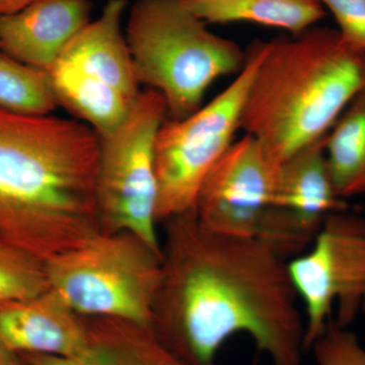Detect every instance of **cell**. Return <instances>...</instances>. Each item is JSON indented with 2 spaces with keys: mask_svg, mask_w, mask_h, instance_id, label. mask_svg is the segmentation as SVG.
Here are the masks:
<instances>
[{
  "mask_svg": "<svg viewBox=\"0 0 365 365\" xmlns=\"http://www.w3.org/2000/svg\"><path fill=\"white\" fill-rule=\"evenodd\" d=\"M56 98L48 74L0 52V109L34 116L54 111Z\"/></svg>",
  "mask_w": 365,
  "mask_h": 365,
  "instance_id": "18",
  "label": "cell"
},
{
  "mask_svg": "<svg viewBox=\"0 0 365 365\" xmlns=\"http://www.w3.org/2000/svg\"><path fill=\"white\" fill-rule=\"evenodd\" d=\"M98 155L83 122L0 109V235L46 262L100 234Z\"/></svg>",
  "mask_w": 365,
  "mask_h": 365,
  "instance_id": "2",
  "label": "cell"
},
{
  "mask_svg": "<svg viewBox=\"0 0 365 365\" xmlns=\"http://www.w3.org/2000/svg\"><path fill=\"white\" fill-rule=\"evenodd\" d=\"M48 289L45 262L0 235V304L30 299Z\"/></svg>",
  "mask_w": 365,
  "mask_h": 365,
  "instance_id": "19",
  "label": "cell"
},
{
  "mask_svg": "<svg viewBox=\"0 0 365 365\" xmlns=\"http://www.w3.org/2000/svg\"><path fill=\"white\" fill-rule=\"evenodd\" d=\"M327 135L278 167L265 242L281 256H299L311 246L327 217L344 210L329 172Z\"/></svg>",
  "mask_w": 365,
  "mask_h": 365,
  "instance_id": "10",
  "label": "cell"
},
{
  "mask_svg": "<svg viewBox=\"0 0 365 365\" xmlns=\"http://www.w3.org/2000/svg\"><path fill=\"white\" fill-rule=\"evenodd\" d=\"M184 1H191V0H184Z\"/></svg>",
  "mask_w": 365,
  "mask_h": 365,
  "instance_id": "25",
  "label": "cell"
},
{
  "mask_svg": "<svg viewBox=\"0 0 365 365\" xmlns=\"http://www.w3.org/2000/svg\"><path fill=\"white\" fill-rule=\"evenodd\" d=\"M16 356H18V355H14L13 353L7 351L6 348L0 344V365L9 364V362Z\"/></svg>",
  "mask_w": 365,
  "mask_h": 365,
  "instance_id": "23",
  "label": "cell"
},
{
  "mask_svg": "<svg viewBox=\"0 0 365 365\" xmlns=\"http://www.w3.org/2000/svg\"><path fill=\"white\" fill-rule=\"evenodd\" d=\"M125 36L139 86L162 95L172 120L196 112L209 86L239 73L248 57L208 30L184 0H136Z\"/></svg>",
  "mask_w": 365,
  "mask_h": 365,
  "instance_id": "4",
  "label": "cell"
},
{
  "mask_svg": "<svg viewBox=\"0 0 365 365\" xmlns=\"http://www.w3.org/2000/svg\"><path fill=\"white\" fill-rule=\"evenodd\" d=\"M86 340V317L51 289L0 304V344L14 355L76 357Z\"/></svg>",
  "mask_w": 365,
  "mask_h": 365,
  "instance_id": "11",
  "label": "cell"
},
{
  "mask_svg": "<svg viewBox=\"0 0 365 365\" xmlns=\"http://www.w3.org/2000/svg\"><path fill=\"white\" fill-rule=\"evenodd\" d=\"M6 365H28L26 364L25 361H24L23 359H21L20 356H16L14 359H11V361L9 362V364H6Z\"/></svg>",
  "mask_w": 365,
  "mask_h": 365,
  "instance_id": "24",
  "label": "cell"
},
{
  "mask_svg": "<svg viewBox=\"0 0 365 365\" xmlns=\"http://www.w3.org/2000/svg\"><path fill=\"white\" fill-rule=\"evenodd\" d=\"M88 340L76 357L19 355L28 365H189L150 326L126 319L88 318Z\"/></svg>",
  "mask_w": 365,
  "mask_h": 365,
  "instance_id": "13",
  "label": "cell"
},
{
  "mask_svg": "<svg viewBox=\"0 0 365 365\" xmlns=\"http://www.w3.org/2000/svg\"><path fill=\"white\" fill-rule=\"evenodd\" d=\"M167 115L158 91H141L124 123L100 137L97 177L101 232H130L160 253L155 144Z\"/></svg>",
  "mask_w": 365,
  "mask_h": 365,
  "instance_id": "7",
  "label": "cell"
},
{
  "mask_svg": "<svg viewBox=\"0 0 365 365\" xmlns=\"http://www.w3.org/2000/svg\"><path fill=\"white\" fill-rule=\"evenodd\" d=\"M162 276L150 327L189 365H218L244 334L272 365H302L306 323L287 259L257 240L216 234L195 212L163 222Z\"/></svg>",
  "mask_w": 365,
  "mask_h": 365,
  "instance_id": "1",
  "label": "cell"
},
{
  "mask_svg": "<svg viewBox=\"0 0 365 365\" xmlns=\"http://www.w3.org/2000/svg\"><path fill=\"white\" fill-rule=\"evenodd\" d=\"M127 0H108L97 20L90 21L66 46V62L109 83L134 102L141 91L130 49L122 31Z\"/></svg>",
  "mask_w": 365,
  "mask_h": 365,
  "instance_id": "14",
  "label": "cell"
},
{
  "mask_svg": "<svg viewBox=\"0 0 365 365\" xmlns=\"http://www.w3.org/2000/svg\"><path fill=\"white\" fill-rule=\"evenodd\" d=\"M288 273L306 314V350L330 323L347 328L365 313V215L336 211L326 218L311 248L290 259Z\"/></svg>",
  "mask_w": 365,
  "mask_h": 365,
  "instance_id": "8",
  "label": "cell"
},
{
  "mask_svg": "<svg viewBox=\"0 0 365 365\" xmlns=\"http://www.w3.org/2000/svg\"><path fill=\"white\" fill-rule=\"evenodd\" d=\"M309 350L318 365H365V348L347 328L328 324Z\"/></svg>",
  "mask_w": 365,
  "mask_h": 365,
  "instance_id": "20",
  "label": "cell"
},
{
  "mask_svg": "<svg viewBox=\"0 0 365 365\" xmlns=\"http://www.w3.org/2000/svg\"><path fill=\"white\" fill-rule=\"evenodd\" d=\"M337 21L346 42L365 52V0H319Z\"/></svg>",
  "mask_w": 365,
  "mask_h": 365,
  "instance_id": "21",
  "label": "cell"
},
{
  "mask_svg": "<svg viewBox=\"0 0 365 365\" xmlns=\"http://www.w3.org/2000/svg\"><path fill=\"white\" fill-rule=\"evenodd\" d=\"M39 0H0V16L16 13Z\"/></svg>",
  "mask_w": 365,
  "mask_h": 365,
  "instance_id": "22",
  "label": "cell"
},
{
  "mask_svg": "<svg viewBox=\"0 0 365 365\" xmlns=\"http://www.w3.org/2000/svg\"><path fill=\"white\" fill-rule=\"evenodd\" d=\"M49 288L81 316L150 326L162 253L127 232H100L45 262Z\"/></svg>",
  "mask_w": 365,
  "mask_h": 365,
  "instance_id": "5",
  "label": "cell"
},
{
  "mask_svg": "<svg viewBox=\"0 0 365 365\" xmlns=\"http://www.w3.org/2000/svg\"><path fill=\"white\" fill-rule=\"evenodd\" d=\"M277 169L246 134L206 177L194 208L197 220L216 234L264 242Z\"/></svg>",
  "mask_w": 365,
  "mask_h": 365,
  "instance_id": "9",
  "label": "cell"
},
{
  "mask_svg": "<svg viewBox=\"0 0 365 365\" xmlns=\"http://www.w3.org/2000/svg\"><path fill=\"white\" fill-rule=\"evenodd\" d=\"M326 158L336 192L344 200L365 194V90L327 135Z\"/></svg>",
  "mask_w": 365,
  "mask_h": 365,
  "instance_id": "17",
  "label": "cell"
},
{
  "mask_svg": "<svg viewBox=\"0 0 365 365\" xmlns=\"http://www.w3.org/2000/svg\"><path fill=\"white\" fill-rule=\"evenodd\" d=\"M91 0H39L0 16V52L46 73L91 21Z\"/></svg>",
  "mask_w": 365,
  "mask_h": 365,
  "instance_id": "12",
  "label": "cell"
},
{
  "mask_svg": "<svg viewBox=\"0 0 365 365\" xmlns=\"http://www.w3.org/2000/svg\"><path fill=\"white\" fill-rule=\"evenodd\" d=\"M206 24L245 23L300 35L326 16L319 0H191L185 1Z\"/></svg>",
  "mask_w": 365,
  "mask_h": 365,
  "instance_id": "16",
  "label": "cell"
},
{
  "mask_svg": "<svg viewBox=\"0 0 365 365\" xmlns=\"http://www.w3.org/2000/svg\"><path fill=\"white\" fill-rule=\"evenodd\" d=\"M264 51L257 43L244 68L207 105L181 120H165L155 144L158 223L193 211L206 177L235 143L242 109Z\"/></svg>",
  "mask_w": 365,
  "mask_h": 365,
  "instance_id": "6",
  "label": "cell"
},
{
  "mask_svg": "<svg viewBox=\"0 0 365 365\" xmlns=\"http://www.w3.org/2000/svg\"><path fill=\"white\" fill-rule=\"evenodd\" d=\"M365 90V52L338 31L312 28L294 39L264 43L241 129L279 167L328 135Z\"/></svg>",
  "mask_w": 365,
  "mask_h": 365,
  "instance_id": "3",
  "label": "cell"
},
{
  "mask_svg": "<svg viewBox=\"0 0 365 365\" xmlns=\"http://www.w3.org/2000/svg\"><path fill=\"white\" fill-rule=\"evenodd\" d=\"M47 74L57 105L83 120L98 136L113 133L128 117L134 102L97 76L63 61Z\"/></svg>",
  "mask_w": 365,
  "mask_h": 365,
  "instance_id": "15",
  "label": "cell"
}]
</instances>
